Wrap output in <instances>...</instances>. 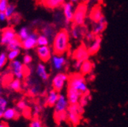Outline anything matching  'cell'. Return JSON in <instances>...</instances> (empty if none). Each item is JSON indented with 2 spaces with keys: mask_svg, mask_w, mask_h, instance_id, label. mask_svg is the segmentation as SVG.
<instances>
[{
  "mask_svg": "<svg viewBox=\"0 0 128 127\" xmlns=\"http://www.w3.org/2000/svg\"><path fill=\"white\" fill-rule=\"evenodd\" d=\"M38 46H48L50 43V40L44 34H38L37 40Z\"/></svg>",
  "mask_w": 128,
  "mask_h": 127,
  "instance_id": "4dcf8cb0",
  "label": "cell"
},
{
  "mask_svg": "<svg viewBox=\"0 0 128 127\" xmlns=\"http://www.w3.org/2000/svg\"><path fill=\"white\" fill-rule=\"evenodd\" d=\"M62 6V13L65 18V21L66 23H70L72 21L73 18V14L75 8L73 5V3L71 2H64Z\"/></svg>",
  "mask_w": 128,
  "mask_h": 127,
  "instance_id": "4fadbf2b",
  "label": "cell"
},
{
  "mask_svg": "<svg viewBox=\"0 0 128 127\" xmlns=\"http://www.w3.org/2000/svg\"><path fill=\"white\" fill-rule=\"evenodd\" d=\"M32 60H33V58L32 56L29 54H25L24 56H23V59H22V63L25 66H28V65H30V63L32 62Z\"/></svg>",
  "mask_w": 128,
  "mask_h": 127,
  "instance_id": "836d02e7",
  "label": "cell"
},
{
  "mask_svg": "<svg viewBox=\"0 0 128 127\" xmlns=\"http://www.w3.org/2000/svg\"><path fill=\"white\" fill-rule=\"evenodd\" d=\"M69 87L74 88L82 94H88V88L85 78L81 74H73L69 77Z\"/></svg>",
  "mask_w": 128,
  "mask_h": 127,
  "instance_id": "7a4b0ae2",
  "label": "cell"
},
{
  "mask_svg": "<svg viewBox=\"0 0 128 127\" xmlns=\"http://www.w3.org/2000/svg\"><path fill=\"white\" fill-rule=\"evenodd\" d=\"M10 70L12 74L15 77V78L18 79H23L25 76V67L24 65L20 60L14 59L11 61L10 66H9Z\"/></svg>",
  "mask_w": 128,
  "mask_h": 127,
  "instance_id": "8992f818",
  "label": "cell"
},
{
  "mask_svg": "<svg viewBox=\"0 0 128 127\" xmlns=\"http://www.w3.org/2000/svg\"><path fill=\"white\" fill-rule=\"evenodd\" d=\"M20 49H15V50H9L8 53H7V58L8 60L12 61L16 59L18 56L20 55Z\"/></svg>",
  "mask_w": 128,
  "mask_h": 127,
  "instance_id": "f1b7e54d",
  "label": "cell"
},
{
  "mask_svg": "<svg viewBox=\"0 0 128 127\" xmlns=\"http://www.w3.org/2000/svg\"><path fill=\"white\" fill-rule=\"evenodd\" d=\"M19 117L18 110L16 107H7L4 111L2 119L6 121H10L13 120H16Z\"/></svg>",
  "mask_w": 128,
  "mask_h": 127,
  "instance_id": "e0dca14e",
  "label": "cell"
},
{
  "mask_svg": "<svg viewBox=\"0 0 128 127\" xmlns=\"http://www.w3.org/2000/svg\"><path fill=\"white\" fill-rule=\"evenodd\" d=\"M94 37H95V35L92 32V31H91V32H87L86 34V38L88 41H92L94 38Z\"/></svg>",
  "mask_w": 128,
  "mask_h": 127,
  "instance_id": "74e56055",
  "label": "cell"
},
{
  "mask_svg": "<svg viewBox=\"0 0 128 127\" xmlns=\"http://www.w3.org/2000/svg\"><path fill=\"white\" fill-rule=\"evenodd\" d=\"M0 127H8V125L4 122H0Z\"/></svg>",
  "mask_w": 128,
  "mask_h": 127,
  "instance_id": "b9f144b4",
  "label": "cell"
},
{
  "mask_svg": "<svg viewBox=\"0 0 128 127\" xmlns=\"http://www.w3.org/2000/svg\"><path fill=\"white\" fill-rule=\"evenodd\" d=\"M106 27H107V20H106V18L103 15L98 21L94 22L92 32L95 36H99L105 30Z\"/></svg>",
  "mask_w": 128,
  "mask_h": 127,
  "instance_id": "5bb4252c",
  "label": "cell"
},
{
  "mask_svg": "<svg viewBox=\"0 0 128 127\" xmlns=\"http://www.w3.org/2000/svg\"><path fill=\"white\" fill-rule=\"evenodd\" d=\"M17 37V34H16L15 30L12 27H6L2 32L1 34V39H0V43L2 45H7L8 42H10L12 40L15 38Z\"/></svg>",
  "mask_w": 128,
  "mask_h": 127,
  "instance_id": "8fae6325",
  "label": "cell"
},
{
  "mask_svg": "<svg viewBox=\"0 0 128 127\" xmlns=\"http://www.w3.org/2000/svg\"><path fill=\"white\" fill-rule=\"evenodd\" d=\"M70 34L66 29H61L55 34L52 41V51L54 54L63 55L69 50Z\"/></svg>",
  "mask_w": 128,
  "mask_h": 127,
  "instance_id": "6da1fadb",
  "label": "cell"
},
{
  "mask_svg": "<svg viewBox=\"0 0 128 127\" xmlns=\"http://www.w3.org/2000/svg\"><path fill=\"white\" fill-rule=\"evenodd\" d=\"M89 56L90 54L85 45L79 46L73 52V58L76 59V61L83 62L86 59H88Z\"/></svg>",
  "mask_w": 128,
  "mask_h": 127,
  "instance_id": "7c38bea8",
  "label": "cell"
},
{
  "mask_svg": "<svg viewBox=\"0 0 128 127\" xmlns=\"http://www.w3.org/2000/svg\"><path fill=\"white\" fill-rule=\"evenodd\" d=\"M8 88L10 90L14 91H20L22 89V82L21 79L14 78L8 84Z\"/></svg>",
  "mask_w": 128,
  "mask_h": 127,
  "instance_id": "603a6c76",
  "label": "cell"
},
{
  "mask_svg": "<svg viewBox=\"0 0 128 127\" xmlns=\"http://www.w3.org/2000/svg\"><path fill=\"white\" fill-rule=\"evenodd\" d=\"M102 39L100 36H95L94 38L91 41V43L88 48V51L90 55H94L97 53L102 46Z\"/></svg>",
  "mask_w": 128,
  "mask_h": 127,
  "instance_id": "2e32d148",
  "label": "cell"
},
{
  "mask_svg": "<svg viewBox=\"0 0 128 127\" xmlns=\"http://www.w3.org/2000/svg\"><path fill=\"white\" fill-rule=\"evenodd\" d=\"M77 1H78V0H70V2H72V3L76 2Z\"/></svg>",
  "mask_w": 128,
  "mask_h": 127,
  "instance_id": "ee69618b",
  "label": "cell"
},
{
  "mask_svg": "<svg viewBox=\"0 0 128 127\" xmlns=\"http://www.w3.org/2000/svg\"><path fill=\"white\" fill-rule=\"evenodd\" d=\"M8 61V58H7V53L5 52H1L0 53V71H1L5 66L6 65Z\"/></svg>",
  "mask_w": 128,
  "mask_h": 127,
  "instance_id": "1f68e13d",
  "label": "cell"
},
{
  "mask_svg": "<svg viewBox=\"0 0 128 127\" xmlns=\"http://www.w3.org/2000/svg\"><path fill=\"white\" fill-rule=\"evenodd\" d=\"M36 73L38 76L41 79V80L46 82L49 79V72L47 71L46 66L44 64L43 62H40L38 64L36 67Z\"/></svg>",
  "mask_w": 128,
  "mask_h": 127,
  "instance_id": "ac0fdd59",
  "label": "cell"
},
{
  "mask_svg": "<svg viewBox=\"0 0 128 127\" xmlns=\"http://www.w3.org/2000/svg\"><path fill=\"white\" fill-rule=\"evenodd\" d=\"M84 112V109L78 104H70L66 110V118L73 125H77L80 121V115Z\"/></svg>",
  "mask_w": 128,
  "mask_h": 127,
  "instance_id": "3957f363",
  "label": "cell"
},
{
  "mask_svg": "<svg viewBox=\"0 0 128 127\" xmlns=\"http://www.w3.org/2000/svg\"><path fill=\"white\" fill-rule=\"evenodd\" d=\"M82 94L78 91L75 90L72 88L68 87L66 91V98L70 104H78L79 99L82 97Z\"/></svg>",
  "mask_w": 128,
  "mask_h": 127,
  "instance_id": "9a60e30c",
  "label": "cell"
},
{
  "mask_svg": "<svg viewBox=\"0 0 128 127\" xmlns=\"http://www.w3.org/2000/svg\"><path fill=\"white\" fill-rule=\"evenodd\" d=\"M87 6L85 3L79 4L74 11L72 22L75 25H83L86 20Z\"/></svg>",
  "mask_w": 128,
  "mask_h": 127,
  "instance_id": "277c9868",
  "label": "cell"
},
{
  "mask_svg": "<svg viewBox=\"0 0 128 127\" xmlns=\"http://www.w3.org/2000/svg\"><path fill=\"white\" fill-rule=\"evenodd\" d=\"M69 76L64 72H59L56 74L52 79V87L53 89L60 92L63 90L64 87L68 83Z\"/></svg>",
  "mask_w": 128,
  "mask_h": 127,
  "instance_id": "5b68a950",
  "label": "cell"
},
{
  "mask_svg": "<svg viewBox=\"0 0 128 127\" xmlns=\"http://www.w3.org/2000/svg\"><path fill=\"white\" fill-rule=\"evenodd\" d=\"M8 100L5 97H3L2 95H1L0 96V120L2 119L3 113L8 107Z\"/></svg>",
  "mask_w": 128,
  "mask_h": 127,
  "instance_id": "4316f807",
  "label": "cell"
},
{
  "mask_svg": "<svg viewBox=\"0 0 128 127\" xmlns=\"http://www.w3.org/2000/svg\"><path fill=\"white\" fill-rule=\"evenodd\" d=\"M30 127H43L42 123L38 119H34L30 123Z\"/></svg>",
  "mask_w": 128,
  "mask_h": 127,
  "instance_id": "e575fe53",
  "label": "cell"
},
{
  "mask_svg": "<svg viewBox=\"0 0 128 127\" xmlns=\"http://www.w3.org/2000/svg\"><path fill=\"white\" fill-rule=\"evenodd\" d=\"M16 108L18 109V110H21V111H24L28 108V103L24 101V100H21L17 103V105H16Z\"/></svg>",
  "mask_w": 128,
  "mask_h": 127,
  "instance_id": "d6a6232c",
  "label": "cell"
},
{
  "mask_svg": "<svg viewBox=\"0 0 128 127\" xmlns=\"http://www.w3.org/2000/svg\"><path fill=\"white\" fill-rule=\"evenodd\" d=\"M8 4V0H0V11L4 12Z\"/></svg>",
  "mask_w": 128,
  "mask_h": 127,
  "instance_id": "d590c367",
  "label": "cell"
},
{
  "mask_svg": "<svg viewBox=\"0 0 128 127\" xmlns=\"http://www.w3.org/2000/svg\"><path fill=\"white\" fill-rule=\"evenodd\" d=\"M37 54L41 62H46L52 56V49L49 46H38Z\"/></svg>",
  "mask_w": 128,
  "mask_h": 127,
  "instance_id": "9c48e42d",
  "label": "cell"
},
{
  "mask_svg": "<svg viewBox=\"0 0 128 127\" xmlns=\"http://www.w3.org/2000/svg\"><path fill=\"white\" fill-rule=\"evenodd\" d=\"M59 92L55 91L54 89H52L48 93L46 98V104L49 107H54L56 104L58 97H59Z\"/></svg>",
  "mask_w": 128,
  "mask_h": 127,
  "instance_id": "44dd1931",
  "label": "cell"
},
{
  "mask_svg": "<svg viewBox=\"0 0 128 127\" xmlns=\"http://www.w3.org/2000/svg\"><path fill=\"white\" fill-rule=\"evenodd\" d=\"M42 32H43V34H44L46 37H47L49 40H50V38L53 39L56 34L54 27L50 24L44 26L42 29Z\"/></svg>",
  "mask_w": 128,
  "mask_h": 127,
  "instance_id": "d4e9b609",
  "label": "cell"
},
{
  "mask_svg": "<svg viewBox=\"0 0 128 127\" xmlns=\"http://www.w3.org/2000/svg\"><path fill=\"white\" fill-rule=\"evenodd\" d=\"M50 62L52 67L56 71H60L63 69L66 63V59L63 55H57L54 54L50 58Z\"/></svg>",
  "mask_w": 128,
  "mask_h": 127,
  "instance_id": "30bf717a",
  "label": "cell"
},
{
  "mask_svg": "<svg viewBox=\"0 0 128 127\" xmlns=\"http://www.w3.org/2000/svg\"><path fill=\"white\" fill-rule=\"evenodd\" d=\"M30 30L28 27H22L20 28V30H18V32L17 34V37L21 40H24L30 34Z\"/></svg>",
  "mask_w": 128,
  "mask_h": 127,
  "instance_id": "83f0119b",
  "label": "cell"
},
{
  "mask_svg": "<svg viewBox=\"0 0 128 127\" xmlns=\"http://www.w3.org/2000/svg\"><path fill=\"white\" fill-rule=\"evenodd\" d=\"M42 5L50 9H56L59 7H61L65 0H40Z\"/></svg>",
  "mask_w": 128,
  "mask_h": 127,
  "instance_id": "d6986e66",
  "label": "cell"
},
{
  "mask_svg": "<svg viewBox=\"0 0 128 127\" xmlns=\"http://www.w3.org/2000/svg\"><path fill=\"white\" fill-rule=\"evenodd\" d=\"M8 20L6 15L5 14V12L3 11H0V21L1 22H5Z\"/></svg>",
  "mask_w": 128,
  "mask_h": 127,
  "instance_id": "f35d334b",
  "label": "cell"
},
{
  "mask_svg": "<svg viewBox=\"0 0 128 127\" xmlns=\"http://www.w3.org/2000/svg\"><path fill=\"white\" fill-rule=\"evenodd\" d=\"M40 110H41V108H40V106H38V105H35L34 106V112L35 114H38L40 112Z\"/></svg>",
  "mask_w": 128,
  "mask_h": 127,
  "instance_id": "ab89813d",
  "label": "cell"
},
{
  "mask_svg": "<svg viewBox=\"0 0 128 127\" xmlns=\"http://www.w3.org/2000/svg\"><path fill=\"white\" fill-rule=\"evenodd\" d=\"M7 49L9 50H15V49H20L22 47V40L18 37H16L13 40H12L8 43L6 45Z\"/></svg>",
  "mask_w": 128,
  "mask_h": 127,
  "instance_id": "cb8c5ba5",
  "label": "cell"
},
{
  "mask_svg": "<svg viewBox=\"0 0 128 127\" xmlns=\"http://www.w3.org/2000/svg\"><path fill=\"white\" fill-rule=\"evenodd\" d=\"M103 16L102 11L100 8H94L92 10L90 14V18L93 22L98 21Z\"/></svg>",
  "mask_w": 128,
  "mask_h": 127,
  "instance_id": "484cf974",
  "label": "cell"
},
{
  "mask_svg": "<svg viewBox=\"0 0 128 127\" xmlns=\"http://www.w3.org/2000/svg\"><path fill=\"white\" fill-rule=\"evenodd\" d=\"M15 9H16V8H15L14 5H13V4H8V5L6 9L4 11L8 19H10L14 16V14L15 13Z\"/></svg>",
  "mask_w": 128,
  "mask_h": 127,
  "instance_id": "f546056e",
  "label": "cell"
},
{
  "mask_svg": "<svg viewBox=\"0 0 128 127\" xmlns=\"http://www.w3.org/2000/svg\"><path fill=\"white\" fill-rule=\"evenodd\" d=\"M2 94H3V88L1 85H0V96L2 95Z\"/></svg>",
  "mask_w": 128,
  "mask_h": 127,
  "instance_id": "7bdbcfd3",
  "label": "cell"
},
{
  "mask_svg": "<svg viewBox=\"0 0 128 127\" xmlns=\"http://www.w3.org/2000/svg\"><path fill=\"white\" fill-rule=\"evenodd\" d=\"M38 34L36 31H31L29 35L23 40H22V47L25 50H30L38 46L37 40Z\"/></svg>",
  "mask_w": 128,
  "mask_h": 127,
  "instance_id": "52a82bcc",
  "label": "cell"
},
{
  "mask_svg": "<svg viewBox=\"0 0 128 127\" xmlns=\"http://www.w3.org/2000/svg\"><path fill=\"white\" fill-rule=\"evenodd\" d=\"M93 67H94L93 62L92 61H90L89 59H86V60L82 62L79 71L81 72V75H89L92 72Z\"/></svg>",
  "mask_w": 128,
  "mask_h": 127,
  "instance_id": "ffe728a7",
  "label": "cell"
},
{
  "mask_svg": "<svg viewBox=\"0 0 128 127\" xmlns=\"http://www.w3.org/2000/svg\"><path fill=\"white\" fill-rule=\"evenodd\" d=\"M85 32V29L82 27V25H75L71 30V36L73 39L78 40L80 37H82Z\"/></svg>",
  "mask_w": 128,
  "mask_h": 127,
  "instance_id": "7402d4cb",
  "label": "cell"
},
{
  "mask_svg": "<svg viewBox=\"0 0 128 127\" xmlns=\"http://www.w3.org/2000/svg\"><path fill=\"white\" fill-rule=\"evenodd\" d=\"M38 91H39V88L37 87L36 85H34V86L30 87V88L29 90L30 94H32V95H36V94H38Z\"/></svg>",
  "mask_w": 128,
  "mask_h": 127,
  "instance_id": "8d00e7d4",
  "label": "cell"
},
{
  "mask_svg": "<svg viewBox=\"0 0 128 127\" xmlns=\"http://www.w3.org/2000/svg\"><path fill=\"white\" fill-rule=\"evenodd\" d=\"M81 64H82V62H79V61H76V62L74 63V67L76 69H78L79 70L80 69V66H81Z\"/></svg>",
  "mask_w": 128,
  "mask_h": 127,
  "instance_id": "60d3db41",
  "label": "cell"
},
{
  "mask_svg": "<svg viewBox=\"0 0 128 127\" xmlns=\"http://www.w3.org/2000/svg\"><path fill=\"white\" fill-rule=\"evenodd\" d=\"M69 105H70V104H69L68 100H67V98L65 95L59 94L58 99L54 106L55 113L56 114H62V113L66 112Z\"/></svg>",
  "mask_w": 128,
  "mask_h": 127,
  "instance_id": "ba28073f",
  "label": "cell"
}]
</instances>
